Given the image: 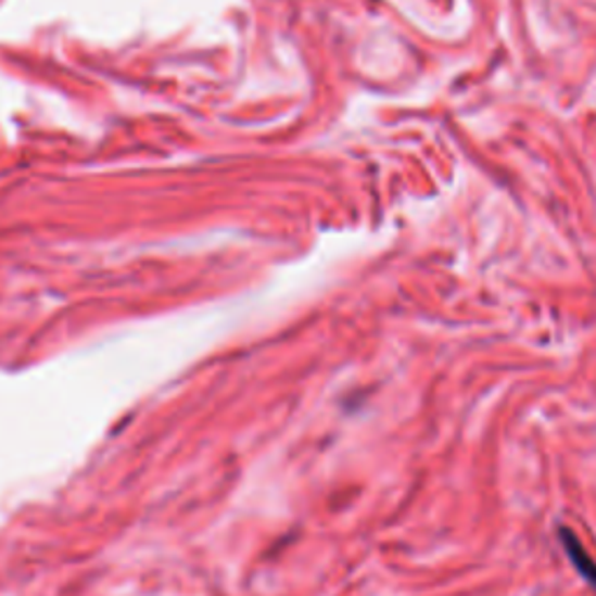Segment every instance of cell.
<instances>
[{"label":"cell","mask_w":596,"mask_h":596,"mask_svg":"<svg viewBox=\"0 0 596 596\" xmlns=\"http://www.w3.org/2000/svg\"><path fill=\"white\" fill-rule=\"evenodd\" d=\"M557 536L561 541V547L563 553H567V557L571 559L573 569L583 575L585 583L596 592V561L587 555L585 545L578 541V536L573 534V531L569 527H559L557 529Z\"/></svg>","instance_id":"6da1fadb"}]
</instances>
